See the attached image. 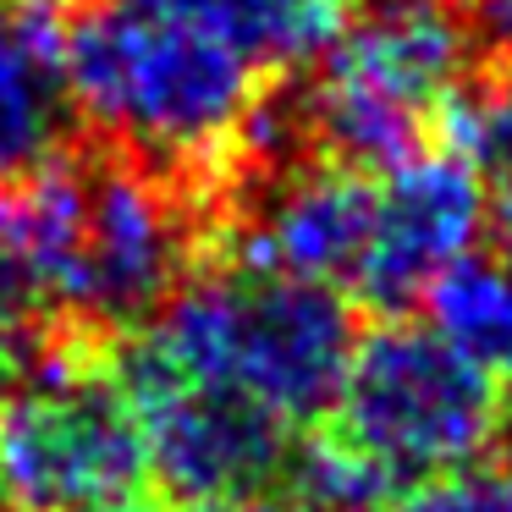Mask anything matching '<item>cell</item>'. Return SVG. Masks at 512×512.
I'll use <instances>...</instances> for the list:
<instances>
[{
  "label": "cell",
  "instance_id": "1",
  "mask_svg": "<svg viewBox=\"0 0 512 512\" xmlns=\"http://www.w3.org/2000/svg\"><path fill=\"white\" fill-rule=\"evenodd\" d=\"M193 276V210L133 155H56L0 188V320L144 325Z\"/></svg>",
  "mask_w": 512,
  "mask_h": 512
},
{
  "label": "cell",
  "instance_id": "2",
  "mask_svg": "<svg viewBox=\"0 0 512 512\" xmlns=\"http://www.w3.org/2000/svg\"><path fill=\"white\" fill-rule=\"evenodd\" d=\"M67 89L122 155L155 171H226L254 155L265 67L166 0H89L67 17Z\"/></svg>",
  "mask_w": 512,
  "mask_h": 512
},
{
  "label": "cell",
  "instance_id": "3",
  "mask_svg": "<svg viewBox=\"0 0 512 512\" xmlns=\"http://www.w3.org/2000/svg\"><path fill=\"white\" fill-rule=\"evenodd\" d=\"M133 336L199 386L226 391L287 430H309L331 413L358 331L342 292L221 259L182 281Z\"/></svg>",
  "mask_w": 512,
  "mask_h": 512
},
{
  "label": "cell",
  "instance_id": "4",
  "mask_svg": "<svg viewBox=\"0 0 512 512\" xmlns=\"http://www.w3.org/2000/svg\"><path fill=\"white\" fill-rule=\"evenodd\" d=\"M474 28L441 0H375L314 56L292 133L320 160L386 171L435 144L474 83Z\"/></svg>",
  "mask_w": 512,
  "mask_h": 512
},
{
  "label": "cell",
  "instance_id": "5",
  "mask_svg": "<svg viewBox=\"0 0 512 512\" xmlns=\"http://www.w3.org/2000/svg\"><path fill=\"white\" fill-rule=\"evenodd\" d=\"M507 408V391L479 375L430 320L386 314L353 336L325 424L375 457L402 490L485 463L507 430Z\"/></svg>",
  "mask_w": 512,
  "mask_h": 512
},
{
  "label": "cell",
  "instance_id": "6",
  "mask_svg": "<svg viewBox=\"0 0 512 512\" xmlns=\"http://www.w3.org/2000/svg\"><path fill=\"white\" fill-rule=\"evenodd\" d=\"M149 479L116 364L56 336L0 386V490L23 512L127 501Z\"/></svg>",
  "mask_w": 512,
  "mask_h": 512
},
{
  "label": "cell",
  "instance_id": "7",
  "mask_svg": "<svg viewBox=\"0 0 512 512\" xmlns=\"http://www.w3.org/2000/svg\"><path fill=\"white\" fill-rule=\"evenodd\" d=\"M116 380L127 391V408L138 419L144 463L166 496L182 507L204 501H259L270 485L287 479L292 430L265 419L259 408L199 386L144 342H127L116 353Z\"/></svg>",
  "mask_w": 512,
  "mask_h": 512
},
{
  "label": "cell",
  "instance_id": "8",
  "mask_svg": "<svg viewBox=\"0 0 512 512\" xmlns=\"http://www.w3.org/2000/svg\"><path fill=\"white\" fill-rule=\"evenodd\" d=\"M485 221L490 182L452 138H435L408 160L375 171V226L353 298L380 314L408 309L457 259L479 254Z\"/></svg>",
  "mask_w": 512,
  "mask_h": 512
},
{
  "label": "cell",
  "instance_id": "9",
  "mask_svg": "<svg viewBox=\"0 0 512 512\" xmlns=\"http://www.w3.org/2000/svg\"><path fill=\"white\" fill-rule=\"evenodd\" d=\"M375 226V171H353L309 155L303 166H281L243 221L226 232L221 259H243L259 270L331 287L353 298Z\"/></svg>",
  "mask_w": 512,
  "mask_h": 512
},
{
  "label": "cell",
  "instance_id": "10",
  "mask_svg": "<svg viewBox=\"0 0 512 512\" xmlns=\"http://www.w3.org/2000/svg\"><path fill=\"white\" fill-rule=\"evenodd\" d=\"M72 127L61 0H0V188L61 155Z\"/></svg>",
  "mask_w": 512,
  "mask_h": 512
},
{
  "label": "cell",
  "instance_id": "11",
  "mask_svg": "<svg viewBox=\"0 0 512 512\" xmlns=\"http://www.w3.org/2000/svg\"><path fill=\"white\" fill-rule=\"evenodd\" d=\"M430 325L479 369L512 391V259L507 254H468L424 292Z\"/></svg>",
  "mask_w": 512,
  "mask_h": 512
},
{
  "label": "cell",
  "instance_id": "12",
  "mask_svg": "<svg viewBox=\"0 0 512 512\" xmlns=\"http://www.w3.org/2000/svg\"><path fill=\"white\" fill-rule=\"evenodd\" d=\"M166 6L215 23L265 72L314 61L347 23V0H166Z\"/></svg>",
  "mask_w": 512,
  "mask_h": 512
},
{
  "label": "cell",
  "instance_id": "13",
  "mask_svg": "<svg viewBox=\"0 0 512 512\" xmlns=\"http://www.w3.org/2000/svg\"><path fill=\"white\" fill-rule=\"evenodd\" d=\"M287 490L292 512H380L397 496V479L320 419L303 441H292Z\"/></svg>",
  "mask_w": 512,
  "mask_h": 512
},
{
  "label": "cell",
  "instance_id": "14",
  "mask_svg": "<svg viewBox=\"0 0 512 512\" xmlns=\"http://www.w3.org/2000/svg\"><path fill=\"white\" fill-rule=\"evenodd\" d=\"M380 512H512V468L485 457V463L402 485Z\"/></svg>",
  "mask_w": 512,
  "mask_h": 512
},
{
  "label": "cell",
  "instance_id": "15",
  "mask_svg": "<svg viewBox=\"0 0 512 512\" xmlns=\"http://www.w3.org/2000/svg\"><path fill=\"white\" fill-rule=\"evenodd\" d=\"M468 28L512 72V0H468Z\"/></svg>",
  "mask_w": 512,
  "mask_h": 512
},
{
  "label": "cell",
  "instance_id": "16",
  "mask_svg": "<svg viewBox=\"0 0 512 512\" xmlns=\"http://www.w3.org/2000/svg\"><path fill=\"white\" fill-rule=\"evenodd\" d=\"M490 221H496V237H501V254L512 259V177L490 182Z\"/></svg>",
  "mask_w": 512,
  "mask_h": 512
},
{
  "label": "cell",
  "instance_id": "17",
  "mask_svg": "<svg viewBox=\"0 0 512 512\" xmlns=\"http://www.w3.org/2000/svg\"><path fill=\"white\" fill-rule=\"evenodd\" d=\"M182 512H292V507H270L259 496V501H204V507H182Z\"/></svg>",
  "mask_w": 512,
  "mask_h": 512
},
{
  "label": "cell",
  "instance_id": "18",
  "mask_svg": "<svg viewBox=\"0 0 512 512\" xmlns=\"http://www.w3.org/2000/svg\"><path fill=\"white\" fill-rule=\"evenodd\" d=\"M78 512H149V507H138V496H127V501H100V507H78Z\"/></svg>",
  "mask_w": 512,
  "mask_h": 512
},
{
  "label": "cell",
  "instance_id": "19",
  "mask_svg": "<svg viewBox=\"0 0 512 512\" xmlns=\"http://www.w3.org/2000/svg\"><path fill=\"white\" fill-rule=\"evenodd\" d=\"M0 501H6V490H0Z\"/></svg>",
  "mask_w": 512,
  "mask_h": 512
}]
</instances>
